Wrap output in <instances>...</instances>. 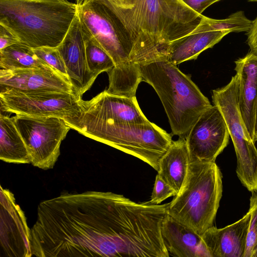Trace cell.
<instances>
[{"instance_id": "3", "label": "cell", "mask_w": 257, "mask_h": 257, "mask_svg": "<svg viewBox=\"0 0 257 257\" xmlns=\"http://www.w3.org/2000/svg\"><path fill=\"white\" fill-rule=\"evenodd\" d=\"M82 28L112 59L114 67L107 72L109 93L132 97L142 81L132 42L108 0H76Z\"/></svg>"}, {"instance_id": "25", "label": "cell", "mask_w": 257, "mask_h": 257, "mask_svg": "<svg viewBox=\"0 0 257 257\" xmlns=\"http://www.w3.org/2000/svg\"><path fill=\"white\" fill-rule=\"evenodd\" d=\"M251 193L249 209L251 217L244 257H257V191Z\"/></svg>"}, {"instance_id": "12", "label": "cell", "mask_w": 257, "mask_h": 257, "mask_svg": "<svg viewBox=\"0 0 257 257\" xmlns=\"http://www.w3.org/2000/svg\"><path fill=\"white\" fill-rule=\"evenodd\" d=\"M230 135L219 108L211 105L199 117L186 141L191 162H215L228 144Z\"/></svg>"}, {"instance_id": "31", "label": "cell", "mask_w": 257, "mask_h": 257, "mask_svg": "<svg viewBox=\"0 0 257 257\" xmlns=\"http://www.w3.org/2000/svg\"><path fill=\"white\" fill-rule=\"evenodd\" d=\"M254 141H257V104L255 108Z\"/></svg>"}, {"instance_id": "30", "label": "cell", "mask_w": 257, "mask_h": 257, "mask_svg": "<svg viewBox=\"0 0 257 257\" xmlns=\"http://www.w3.org/2000/svg\"><path fill=\"white\" fill-rule=\"evenodd\" d=\"M246 35L250 51L257 55V17L252 21L251 26Z\"/></svg>"}, {"instance_id": "10", "label": "cell", "mask_w": 257, "mask_h": 257, "mask_svg": "<svg viewBox=\"0 0 257 257\" xmlns=\"http://www.w3.org/2000/svg\"><path fill=\"white\" fill-rule=\"evenodd\" d=\"M14 123L28 149L31 163L43 170L52 169L60 154V146L71 128L57 117L16 114Z\"/></svg>"}, {"instance_id": "29", "label": "cell", "mask_w": 257, "mask_h": 257, "mask_svg": "<svg viewBox=\"0 0 257 257\" xmlns=\"http://www.w3.org/2000/svg\"><path fill=\"white\" fill-rule=\"evenodd\" d=\"M189 8L199 15L209 6L220 0H181Z\"/></svg>"}, {"instance_id": "2", "label": "cell", "mask_w": 257, "mask_h": 257, "mask_svg": "<svg viewBox=\"0 0 257 257\" xmlns=\"http://www.w3.org/2000/svg\"><path fill=\"white\" fill-rule=\"evenodd\" d=\"M132 43L139 65L165 60L169 43L191 34L202 15L181 0H108Z\"/></svg>"}, {"instance_id": "21", "label": "cell", "mask_w": 257, "mask_h": 257, "mask_svg": "<svg viewBox=\"0 0 257 257\" xmlns=\"http://www.w3.org/2000/svg\"><path fill=\"white\" fill-rule=\"evenodd\" d=\"M0 159L10 163H31L26 145L13 117L0 114Z\"/></svg>"}, {"instance_id": "6", "label": "cell", "mask_w": 257, "mask_h": 257, "mask_svg": "<svg viewBox=\"0 0 257 257\" xmlns=\"http://www.w3.org/2000/svg\"><path fill=\"white\" fill-rule=\"evenodd\" d=\"M222 174L215 162H191L168 214L200 235L213 226L222 193Z\"/></svg>"}, {"instance_id": "27", "label": "cell", "mask_w": 257, "mask_h": 257, "mask_svg": "<svg viewBox=\"0 0 257 257\" xmlns=\"http://www.w3.org/2000/svg\"><path fill=\"white\" fill-rule=\"evenodd\" d=\"M176 191L158 174L156 175L150 202L159 204L165 199L177 194Z\"/></svg>"}, {"instance_id": "28", "label": "cell", "mask_w": 257, "mask_h": 257, "mask_svg": "<svg viewBox=\"0 0 257 257\" xmlns=\"http://www.w3.org/2000/svg\"><path fill=\"white\" fill-rule=\"evenodd\" d=\"M19 42L18 38L10 30L0 24V50Z\"/></svg>"}, {"instance_id": "19", "label": "cell", "mask_w": 257, "mask_h": 257, "mask_svg": "<svg viewBox=\"0 0 257 257\" xmlns=\"http://www.w3.org/2000/svg\"><path fill=\"white\" fill-rule=\"evenodd\" d=\"M229 33L227 31L196 33L173 41L165 47V60L176 65L196 59L201 52L213 47Z\"/></svg>"}, {"instance_id": "4", "label": "cell", "mask_w": 257, "mask_h": 257, "mask_svg": "<svg viewBox=\"0 0 257 257\" xmlns=\"http://www.w3.org/2000/svg\"><path fill=\"white\" fill-rule=\"evenodd\" d=\"M77 13L67 0H0V24L33 49L58 47Z\"/></svg>"}, {"instance_id": "24", "label": "cell", "mask_w": 257, "mask_h": 257, "mask_svg": "<svg viewBox=\"0 0 257 257\" xmlns=\"http://www.w3.org/2000/svg\"><path fill=\"white\" fill-rule=\"evenodd\" d=\"M82 29L89 69L97 76L103 72H108L114 67L112 59L92 36Z\"/></svg>"}, {"instance_id": "33", "label": "cell", "mask_w": 257, "mask_h": 257, "mask_svg": "<svg viewBox=\"0 0 257 257\" xmlns=\"http://www.w3.org/2000/svg\"><path fill=\"white\" fill-rule=\"evenodd\" d=\"M119 1H125V0H119Z\"/></svg>"}, {"instance_id": "14", "label": "cell", "mask_w": 257, "mask_h": 257, "mask_svg": "<svg viewBox=\"0 0 257 257\" xmlns=\"http://www.w3.org/2000/svg\"><path fill=\"white\" fill-rule=\"evenodd\" d=\"M57 48L64 61L74 92L81 97L97 76L90 71L87 65L83 34L77 14Z\"/></svg>"}, {"instance_id": "13", "label": "cell", "mask_w": 257, "mask_h": 257, "mask_svg": "<svg viewBox=\"0 0 257 257\" xmlns=\"http://www.w3.org/2000/svg\"><path fill=\"white\" fill-rule=\"evenodd\" d=\"M1 256H32L31 229L14 195L1 186Z\"/></svg>"}, {"instance_id": "9", "label": "cell", "mask_w": 257, "mask_h": 257, "mask_svg": "<svg viewBox=\"0 0 257 257\" xmlns=\"http://www.w3.org/2000/svg\"><path fill=\"white\" fill-rule=\"evenodd\" d=\"M78 103L79 110L64 120L71 128L79 133L105 125L150 121L141 110L136 96L112 94L104 90L90 100L80 98Z\"/></svg>"}, {"instance_id": "16", "label": "cell", "mask_w": 257, "mask_h": 257, "mask_svg": "<svg viewBox=\"0 0 257 257\" xmlns=\"http://www.w3.org/2000/svg\"><path fill=\"white\" fill-rule=\"evenodd\" d=\"M249 210L239 220L223 228L212 226L202 235L210 257H244L250 220Z\"/></svg>"}, {"instance_id": "11", "label": "cell", "mask_w": 257, "mask_h": 257, "mask_svg": "<svg viewBox=\"0 0 257 257\" xmlns=\"http://www.w3.org/2000/svg\"><path fill=\"white\" fill-rule=\"evenodd\" d=\"M80 98L75 93L66 92L5 90L0 93L1 110L16 114L64 119L79 110Z\"/></svg>"}, {"instance_id": "15", "label": "cell", "mask_w": 257, "mask_h": 257, "mask_svg": "<svg viewBox=\"0 0 257 257\" xmlns=\"http://www.w3.org/2000/svg\"><path fill=\"white\" fill-rule=\"evenodd\" d=\"M1 91L24 92H66L75 93L68 78L50 66L15 70L1 69Z\"/></svg>"}, {"instance_id": "5", "label": "cell", "mask_w": 257, "mask_h": 257, "mask_svg": "<svg viewBox=\"0 0 257 257\" xmlns=\"http://www.w3.org/2000/svg\"><path fill=\"white\" fill-rule=\"evenodd\" d=\"M140 78L155 89L167 115L172 133L186 137L201 114L211 106L190 77L165 60L139 66Z\"/></svg>"}, {"instance_id": "32", "label": "cell", "mask_w": 257, "mask_h": 257, "mask_svg": "<svg viewBox=\"0 0 257 257\" xmlns=\"http://www.w3.org/2000/svg\"><path fill=\"white\" fill-rule=\"evenodd\" d=\"M250 2H257V0H248Z\"/></svg>"}, {"instance_id": "18", "label": "cell", "mask_w": 257, "mask_h": 257, "mask_svg": "<svg viewBox=\"0 0 257 257\" xmlns=\"http://www.w3.org/2000/svg\"><path fill=\"white\" fill-rule=\"evenodd\" d=\"M165 246L177 257H210L201 235L167 214L162 226Z\"/></svg>"}, {"instance_id": "20", "label": "cell", "mask_w": 257, "mask_h": 257, "mask_svg": "<svg viewBox=\"0 0 257 257\" xmlns=\"http://www.w3.org/2000/svg\"><path fill=\"white\" fill-rule=\"evenodd\" d=\"M190 159L186 139L172 141L162 157L158 174L178 193L186 178Z\"/></svg>"}, {"instance_id": "1", "label": "cell", "mask_w": 257, "mask_h": 257, "mask_svg": "<svg viewBox=\"0 0 257 257\" xmlns=\"http://www.w3.org/2000/svg\"><path fill=\"white\" fill-rule=\"evenodd\" d=\"M145 228L138 204L123 195L89 191L41 202L31 229L32 256H127Z\"/></svg>"}, {"instance_id": "8", "label": "cell", "mask_w": 257, "mask_h": 257, "mask_svg": "<svg viewBox=\"0 0 257 257\" xmlns=\"http://www.w3.org/2000/svg\"><path fill=\"white\" fill-rule=\"evenodd\" d=\"M236 74L225 86L213 90L212 101L226 123L237 159L236 172L242 184L251 192L257 191V149L243 120L238 101Z\"/></svg>"}, {"instance_id": "7", "label": "cell", "mask_w": 257, "mask_h": 257, "mask_svg": "<svg viewBox=\"0 0 257 257\" xmlns=\"http://www.w3.org/2000/svg\"><path fill=\"white\" fill-rule=\"evenodd\" d=\"M79 134L136 157L157 171L173 141L170 134L150 121L99 126Z\"/></svg>"}, {"instance_id": "26", "label": "cell", "mask_w": 257, "mask_h": 257, "mask_svg": "<svg viewBox=\"0 0 257 257\" xmlns=\"http://www.w3.org/2000/svg\"><path fill=\"white\" fill-rule=\"evenodd\" d=\"M33 49L40 60L68 78L64 61L57 48L43 47Z\"/></svg>"}, {"instance_id": "22", "label": "cell", "mask_w": 257, "mask_h": 257, "mask_svg": "<svg viewBox=\"0 0 257 257\" xmlns=\"http://www.w3.org/2000/svg\"><path fill=\"white\" fill-rule=\"evenodd\" d=\"M48 66L36 56L33 48L21 42L0 50L1 69L15 70Z\"/></svg>"}, {"instance_id": "23", "label": "cell", "mask_w": 257, "mask_h": 257, "mask_svg": "<svg viewBox=\"0 0 257 257\" xmlns=\"http://www.w3.org/2000/svg\"><path fill=\"white\" fill-rule=\"evenodd\" d=\"M252 21L247 19L242 11H237L224 19L216 20L202 16L200 23L191 33L210 31H227L231 32H247Z\"/></svg>"}, {"instance_id": "17", "label": "cell", "mask_w": 257, "mask_h": 257, "mask_svg": "<svg viewBox=\"0 0 257 257\" xmlns=\"http://www.w3.org/2000/svg\"><path fill=\"white\" fill-rule=\"evenodd\" d=\"M238 79V101L240 112L254 141L255 108L257 104V55L249 51L235 61Z\"/></svg>"}]
</instances>
